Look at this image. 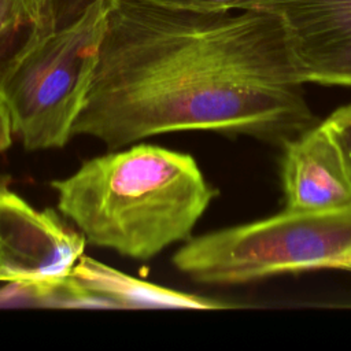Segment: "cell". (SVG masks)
Masks as SVG:
<instances>
[{"mask_svg": "<svg viewBox=\"0 0 351 351\" xmlns=\"http://www.w3.org/2000/svg\"><path fill=\"white\" fill-rule=\"evenodd\" d=\"M280 16L115 0L73 136L107 149L204 130L284 145L317 123Z\"/></svg>", "mask_w": 351, "mask_h": 351, "instance_id": "obj_1", "label": "cell"}, {"mask_svg": "<svg viewBox=\"0 0 351 351\" xmlns=\"http://www.w3.org/2000/svg\"><path fill=\"white\" fill-rule=\"evenodd\" d=\"M51 188L88 244L141 261L191 239L217 193L192 155L143 143L90 158Z\"/></svg>", "mask_w": 351, "mask_h": 351, "instance_id": "obj_2", "label": "cell"}, {"mask_svg": "<svg viewBox=\"0 0 351 351\" xmlns=\"http://www.w3.org/2000/svg\"><path fill=\"white\" fill-rule=\"evenodd\" d=\"M173 265L195 282L236 285L311 269L351 271V210L292 211L188 239Z\"/></svg>", "mask_w": 351, "mask_h": 351, "instance_id": "obj_3", "label": "cell"}, {"mask_svg": "<svg viewBox=\"0 0 351 351\" xmlns=\"http://www.w3.org/2000/svg\"><path fill=\"white\" fill-rule=\"evenodd\" d=\"M114 3L99 0L77 22L30 41L14 62L0 101L25 149H58L74 137Z\"/></svg>", "mask_w": 351, "mask_h": 351, "instance_id": "obj_4", "label": "cell"}, {"mask_svg": "<svg viewBox=\"0 0 351 351\" xmlns=\"http://www.w3.org/2000/svg\"><path fill=\"white\" fill-rule=\"evenodd\" d=\"M85 245L55 210L33 207L0 176V282L63 278Z\"/></svg>", "mask_w": 351, "mask_h": 351, "instance_id": "obj_5", "label": "cell"}, {"mask_svg": "<svg viewBox=\"0 0 351 351\" xmlns=\"http://www.w3.org/2000/svg\"><path fill=\"white\" fill-rule=\"evenodd\" d=\"M284 23L306 84L351 86V0H259Z\"/></svg>", "mask_w": 351, "mask_h": 351, "instance_id": "obj_6", "label": "cell"}, {"mask_svg": "<svg viewBox=\"0 0 351 351\" xmlns=\"http://www.w3.org/2000/svg\"><path fill=\"white\" fill-rule=\"evenodd\" d=\"M282 148L285 210H351V166L324 121L287 141Z\"/></svg>", "mask_w": 351, "mask_h": 351, "instance_id": "obj_7", "label": "cell"}, {"mask_svg": "<svg viewBox=\"0 0 351 351\" xmlns=\"http://www.w3.org/2000/svg\"><path fill=\"white\" fill-rule=\"evenodd\" d=\"M70 278L92 293L101 308H226L229 304L147 282L112 269L89 256H81Z\"/></svg>", "mask_w": 351, "mask_h": 351, "instance_id": "obj_8", "label": "cell"}, {"mask_svg": "<svg viewBox=\"0 0 351 351\" xmlns=\"http://www.w3.org/2000/svg\"><path fill=\"white\" fill-rule=\"evenodd\" d=\"M84 306V292L69 278V276L44 281H10L0 287V308H82Z\"/></svg>", "mask_w": 351, "mask_h": 351, "instance_id": "obj_9", "label": "cell"}, {"mask_svg": "<svg viewBox=\"0 0 351 351\" xmlns=\"http://www.w3.org/2000/svg\"><path fill=\"white\" fill-rule=\"evenodd\" d=\"M47 0H0V36L18 53L40 26Z\"/></svg>", "mask_w": 351, "mask_h": 351, "instance_id": "obj_10", "label": "cell"}, {"mask_svg": "<svg viewBox=\"0 0 351 351\" xmlns=\"http://www.w3.org/2000/svg\"><path fill=\"white\" fill-rule=\"evenodd\" d=\"M99 0H47L40 26L29 37L33 41L77 22Z\"/></svg>", "mask_w": 351, "mask_h": 351, "instance_id": "obj_11", "label": "cell"}, {"mask_svg": "<svg viewBox=\"0 0 351 351\" xmlns=\"http://www.w3.org/2000/svg\"><path fill=\"white\" fill-rule=\"evenodd\" d=\"M165 8L191 11L199 14H219L233 10H255L259 0H137Z\"/></svg>", "mask_w": 351, "mask_h": 351, "instance_id": "obj_12", "label": "cell"}, {"mask_svg": "<svg viewBox=\"0 0 351 351\" xmlns=\"http://www.w3.org/2000/svg\"><path fill=\"white\" fill-rule=\"evenodd\" d=\"M324 122L332 130L351 166V104L337 108Z\"/></svg>", "mask_w": 351, "mask_h": 351, "instance_id": "obj_13", "label": "cell"}, {"mask_svg": "<svg viewBox=\"0 0 351 351\" xmlns=\"http://www.w3.org/2000/svg\"><path fill=\"white\" fill-rule=\"evenodd\" d=\"M18 56H19L18 51L0 36V90L8 71L11 70Z\"/></svg>", "mask_w": 351, "mask_h": 351, "instance_id": "obj_14", "label": "cell"}, {"mask_svg": "<svg viewBox=\"0 0 351 351\" xmlns=\"http://www.w3.org/2000/svg\"><path fill=\"white\" fill-rule=\"evenodd\" d=\"M12 143V129L7 115V111L0 101V152H4L10 148Z\"/></svg>", "mask_w": 351, "mask_h": 351, "instance_id": "obj_15", "label": "cell"}]
</instances>
